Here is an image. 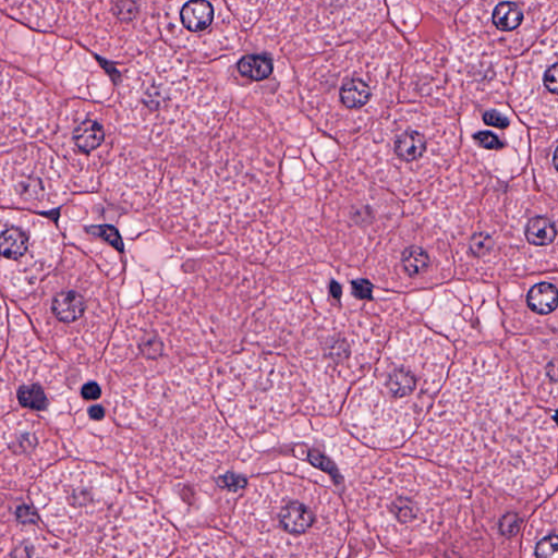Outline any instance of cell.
Segmentation results:
<instances>
[{
	"instance_id": "15",
	"label": "cell",
	"mask_w": 558,
	"mask_h": 558,
	"mask_svg": "<svg viewBox=\"0 0 558 558\" xmlns=\"http://www.w3.org/2000/svg\"><path fill=\"white\" fill-rule=\"evenodd\" d=\"M429 149L427 135L415 128L409 126L393 136L391 155L399 163L414 166L421 162Z\"/></svg>"
},
{
	"instance_id": "23",
	"label": "cell",
	"mask_w": 558,
	"mask_h": 558,
	"mask_svg": "<svg viewBox=\"0 0 558 558\" xmlns=\"http://www.w3.org/2000/svg\"><path fill=\"white\" fill-rule=\"evenodd\" d=\"M428 263L427 253L418 246L407 248L402 256V265L410 275L423 272L427 268Z\"/></svg>"
},
{
	"instance_id": "20",
	"label": "cell",
	"mask_w": 558,
	"mask_h": 558,
	"mask_svg": "<svg viewBox=\"0 0 558 558\" xmlns=\"http://www.w3.org/2000/svg\"><path fill=\"white\" fill-rule=\"evenodd\" d=\"M238 68L242 75L260 81L271 74L274 63L268 54H247L240 60Z\"/></svg>"
},
{
	"instance_id": "16",
	"label": "cell",
	"mask_w": 558,
	"mask_h": 558,
	"mask_svg": "<svg viewBox=\"0 0 558 558\" xmlns=\"http://www.w3.org/2000/svg\"><path fill=\"white\" fill-rule=\"evenodd\" d=\"M179 15L183 28L189 33L197 34L210 27L215 19V10L208 1H189L182 5Z\"/></svg>"
},
{
	"instance_id": "26",
	"label": "cell",
	"mask_w": 558,
	"mask_h": 558,
	"mask_svg": "<svg viewBox=\"0 0 558 558\" xmlns=\"http://www.w3.org/2000/svg\"><path fill=\"white\" fill-rule=\"evenodd\" d=\"M483 120L486 124L499 130H505L509 125L508 118L496 110H488L483 116Z\"/></svg>"
},
{
	"instance_id": "8",
	"label": "cell",
	"mask_w": 558,
	"mask_h": 558,
	"mask_svg": "<svg viewBox=\"0 0 558 558\" xmlns=\"http://www.w3.org/2000/svg\"><path fill=\"white\" fill-rule=\"evenodd\" d=\"M513 96L529 123H558V26L522 59Z\"/></svg>"
},
{
	"instance_id": "22",
	"label": "cell",
	"mask_w": 558,
	"mask_h": 558,
	"mask_svg": "<svg viewBox=\"0 0 558 558\" xmlns=\"http://www.w3.org/2000/svg\"><path fill=\"white\" fill-rule=\"evenodd\" d=\"M542 388H548L549 395L558 396V353H549L545 362H541Z\"/></svg>"
},
{
	"instance_id": "5",
	"label": "cell",
	"mask_w": 558,
	"mask_h": 558,
	"mask_svg": "<svg viewBox=\"0 0 558 558\" xmlns=\"http://www.w3.org/2000/svg\"><path fill=\"white\" fill-rule=\"evenodd\" d=\"M364 506L378 533L395 544L421 542L437 532L452 489L428 470H385L364 486Z\"/></svg>"
},
{
	"instance_id": "7",
	"label": "cell",
	"mask_w": 558,
	"mask_h": 558,
	"mask_svg": "<svg viewBox=\"0 0 558 558\" xmlns=\"http://www.w3.org/2000/svg\"><path fill=\"white\" fill-rule=\"evenodd\" d=\"M60 241L50 225L36 217L2 218V282L7 290L31 288L54 264Z\"/></svg>"
},
{
	"instance_id": "30",
	"label": "cell",
	"mask_w": 558,
	"mask_h": 558,
	"mask_svg": "<svg viewBox=\"0 0 558 558\" xmlns=\"http://www.w3.org/2000/svg\"><path fill=\"white\" fill-rule=\"evenodd\" d=\"M88 414L94 420H101L105 415V410L101 405H93L88 409Z\"/></svg>"
},
{
	"instance_id": "10",
	"label": "cell",
	"mask_w": 558,
	"mask_h": 558,
	"mask_svg": "<svg viewBox=\"0 0 558 558\" xmlns=\"http://www.w3.org/2000/svg\"><path fill=\"white\" fill-rule=\"evenodd\" d=\"M523 558H558V494L531 519L522 543Z\"/></svg>"
},
{
	"instance_id": "6",
	"label": "cell",
	"mask_w": 558,
	"mask_h": 558,
	"mask_svg": "<svg viewBox=\"0 0 558 558\" xmlns=\"http://www.w3.org/2000/svg\"><path fill=\"white\" fill-rule=\"evenodd\" d=\"M117 495L112 478L88 466H68L48 474L34 501L51 527L75 529L108 507Z\"/></svg>"
},
{
	"instance_id": "1",
	"label": "cell",
	"mask_w": 558,
	"mask_h": 558,
	"mask_svg": "<svg viewBox=\"0 0 558 558\" xmlns=\"http://www.w3.org/2000/svg\"><path fill=\"white\" fill-rule=\"evenodd\" d=\"M432 437V456L480 473L512 494L539 486L553 472L557 438L541 415L519 422V387L507 369L487 356L457 374Z\"/></svg>"
},
{
	"instance_id": "21",
	"label": "cell",
	"mask_w": 558,
	"mask_h": 558,
	"mask_svg": "<svg viewBox=\"0 0 558 558\" xmlns=\"http://www.w3.org/2000/svg\"><path fill=\"white\" fill-rule=\"evenodd\" d=\"M17 399L21 405L41 411L48 404L47 396L37 385H26L19 389Z\"/></svg>"
},
{
	"instance_id": "27",
	"label": "cell",
	"mask_w": 558,
	"mask_h": 558,
	"mask_svg": "<svg viewBox=\"0 0 558 558\" xmlns=\"http://www.w3.org/2000/svg\"><path fill=\"white\" fill-rule=\"evenodd\" d=\"M94 230L95 233L104 238L110 244L114 245L118 248L122 247L121 239L114 228L109 226H101L94 228Z\"/></svg>"
},
{
	"instance_id": "2",
	"label": "cell",
	"mask_w": 558,
	"mask_h": 558,
	"mask_svg": "<svg viewBox=\"0 0 558 558\" xmlns=\"http://www.w3.org/2000/svg\"><path fill=\"white\" fill-rule=\"evenodd\" d=\"M235 532L267 558H336L348 520L329 488L292 474H269L254 481L234 518Z\"/></svg>"
},
{
	"instance_id": "9",
	"label": "cell",
	"mask_w": 558,
	"mask_h": 558,
	"mask_svg": "<svg viewBox=\"0 0 558 558\" xmlns=\"http://www.w3.org/2000/svg\"><path fill=\"white\" fill-rule=\"evenodd\" d=\"M50 151L29 147L2 162V199L26 206L56 205L65 191L62 170Z\"/></svg>"
},
{
	"instance_id": "19",
	"label": "cell",
	"mask_w": 558,
	"mask_h": 558,
	"mask_svg": "<svg viewBox=\"0 0 558 558\" xmlns=\"http://www.w3.org/2000/svg\"><path fill=\"white\" fill-rule=\"evenodd\" d=\"M527 304L537 314H548L558 305V290L555 286L541 282L535 284L527 294Z\"/></svg>"
},
{
	"instance_id": "18",
	"label": "cell",
	"mask_w": 558,
	"mask_h": 558,
	"mask_svg": "<svg viewBox=\"0 0 558 558\" xmlns=\"http://www.w3.org/2000/svg\"><path fill=\"white\" fill-rule=\"evenodd\" d=\"M558 235L555 221L547 216H534L524 227V236L533 246H548Z\"/></svg>"
},
{
	"instance_id": "12",
	"label": "cell",
	"mask_w": 558,
	"mask_h": 558,
	"mask_svg": "<svg viewBox=\"0 0 558 558\" xmlns=\"http://www.w3.org/2000/svg\"><path fill=\"white\" fill-rule=\"evenodd\" d=\"M526 3L523 2H497L493 3V8L485 11L482 24L484 28H488L489 35H495L492 39L495 40L497 35H514L517 31L523 34L522 27L526 21V14L531 9H524Z\"/></svg>"
},
{
	"instance_id": "3",
	"label": "cell",
	"mask_w": 558,
	"mask_h": 558,
	"mask_svg": "<svg viewBox=\"0 0 558 558\" xmlns=\"http://www.w3.org/2000/svg\"><path fill=\"white\" fill-rule=\"evenodd\" d=\"M211 95L199 71L168 51H156L126 74L122 118L133 133L156 144H175L201 133L211 121Z\"/></svg>"
},
{
	"instance_id": "31",
	"label": "cell",
	"mask_w": 558,
	"mask_h": 558,
	"mask_svg": "<svg viewBox=\"0 0 558 558\" xmlns=\"http://www.w3.org/2000/svg\"><path fill=\"white\" fill-rule=\"evenodd\" d=\"M332 293L335 296L339 298L341 294V289L338 283H332Z\"/></svg>"
},
{
	"instance_id": "28",
	"label": "cell",
	"mask_w": 558,
	"mask_h": 558,
	"mask_svg": "<svg viewBox=\"0 0 558 558\" xmlns=\"http://www.w3.org/2000/svg\"><path fill=\"white\" fill-rule=\"evenodd\" d=\"M352 289L355 296L359 299H371L372 296V284L364 279L355 280L352 282Z\"/></svg>"
},
{
	"instance_id": "4",
	"label": "cell",
	"mask_w": 558,
	"mask_h": 558,
	"mask_svg": "<svg viewBox=\"0 0 558 558\" xmlns=\"http://www.w3.org/2000/svg\"><path fill=\"white\" fill-rule=\"evenodd\" d=\"M444 343L424 336L408 352L389 353L361 393L365 414L360 435L374 445L398 442L425 411L447 365Z\"/></svg>"
},
{
	"instance_id": "14",
	"label": "cell",
	"mask_w": 558,
	"mask_h": 558,
	"mask_svg": "<svg viewBox=\"0 0 558 558\" xmlns=\"http://www.w3.org/2000/svg\"><path fill=\"white\" fill-rule=\"evenodd\" d=\"M535 161L541 184L558 197V129L539 141Z\"/></svg>"
},
{
	"instance_id": "13",
	"label": "cell",
	"mask_w": 558,
	"mask_h": 558,
	"mask_svg": "<svg viewBox=\"0 0 558 558\" xmlns=\"http://www.w3.org/2000/svg\"><path fill=\"white\" fill-rule=\"evenodd\" d=\"M105 137L104 124L96 117H83L70 131V153L78 157L90 156L101 147Z\"/></svg>"
},
{
	"instance_id": "11",
	"label": "cell",
	"mask_w": 558,
	"mask_h": 558,
	"mask_svg": "<svg viewBox=\"0 0 558 558\" xmlns=\"http://www.w3.org/2000/svg\"><path fill=\"white\" fill-rule=\"evenodd\" d=\"M93 306L94 302L88 300L87 292L76 287L58 290L49 302L53 325L69 332H78L80 327L87 326L88 318L94 315Z\"/></svg>"
},
{
	"instance_id": "25",
	"label": "cell",
	"mask_w": 558,
	"mask_h": 558,
	"mask_svg": "<svg viewBox=\"0 0 558 558\" xmlns=\"http://www.w3.org/2000/svg\"><path fill=\"white\" fill-rule=\"evenodd\" d=\"M492 247V240L487 234H476L470 242V248L475 255H483L488 253Z\"/></svg>"
},
{
	"instance_id": "29",
	"label": "cell",
	"mask_w": 558,
	"mask_h": 558,
	"mask_svg": "<svg viewBox=\"0 0 558 558\" xmlns=\"http://www.w3.org/2000/svg\"><path fill=\"white\" fill-rule=\"evenodd\" d=\"M83 398L87 400H96L99 398L101 391L100 388L93 381L87 383L81 391Z\"/></svg>"
},
{
	"instance_id": "24",
	"label": "cell",
	"mask_w": 558,
	"mask_h": 558,
	"mask_svg": "<svg viewBox=\"0 0 558 558\" xmlns=\"http://www.w3.org/2000/svg\"><path fill=\"white\" fill-rule=\"evenodd\" d=\"M475 144L486 150H498L504 147V144L498 136L490 131H480L473 135Z\"/></svg>"
},
{
	"instance_id": "17",
	"label": "cell",
	"mask_w": 558,
	"mask_h": 558,
	"mask_svg": "<svg viewBox=\"0 0 558 558\" xmlns=\"http://www.w3.org/2000/svg\"><path fill=\"white\" fill-rule=\"evenodd\" d=\"M373 89L365 78H347L338 88V100L348 110H361L371 102Z\"/></svg>"
}]
</instances>
